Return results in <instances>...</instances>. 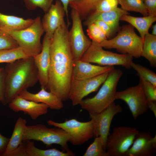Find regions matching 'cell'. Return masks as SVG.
<instances>
[{"mask_svg": "<svg viewBox=\"0 0 156 156\" xmlns=\"http://www.w3.org/2000/svg\"><path fill=\"white\" fill-rule=\"evenodd\" d=\"M66 24L54 32L50 48V63L46 90L63 101L69 99L75 61Z\"/></svg>", "mask_w": 156, "mask_h": 156, "instance_id": "cell-1", "label": "cell"}, {"mask_svg": "<svg viewBox=\"0 0 156 156\" xmlns=\"http://www.w3.org/2000/svg\"><path fill=\"white\" fill-rule=\"evenodd\" d=\"M4 68L5 105L22 91L34 86L38 81V76L33 57L8 63Z\"/></svg>", "mask_w": 156, "mask_h": 156, "instance_id": "cell-2", "label": "cell"}, {"mask_svg": "<svg viewBox=\"0 0 156 156\" xmlns=\"http://www.w3.org/2000/svg\"><path fill=\"white\" fill-rule=\"evenodd\" d=\"M122 74L119 69H114L111 71L96 94L81 101L79 104L81 108L89 114H97L114 103L116 100L117 85Z\"/></svg>", "mask_w": 156, "mask_h": 156, "instance_id": "cell-3", "label": "cell"}, {"mask_svg": "<svg viewBox=\"0 0 156 156\" xmlns=\"http://www.w3.org/2000/svg\"><path fill=\"white\" fill-rule=\"evenodd\" d=\"M143 42L135 33L134 27L129 24L123 26L114 37L105 40L100 44L103 48L115 49L122 54L138 58L141 56Z\"/></svg>", "mask_w": 156, "mask_h": 156, "instance_id": "cell-4", "label": "cell"}, {"mask_svg": "<svg viewBox=\"0 0 156 156\" xmlns=\"http://www.w3.org/2000/svg\"><path fill=\"white\" fill-rule=\"evenodd\" d=\"M70 136L63 129L58 127L49 128L42 124L26 125L23 141L36 140L42 142L47 146L55 144L68 150V143Z\"/></svg>", "mask_w": 156, "mask_h": 156, "instance_id": "cell-5", "label": "cell"}, {"mask_svg": "<svg viewBox=\"0 0 156 156\" xmlns=\"http://www.w3.org/2000/svg\"><path fill=\"white\" fill-rule=\"evenodd\" d=\"M133 57L128 54H119L105 51L99 43L92 41L80 60L102 66L119 65L131 68Z\"/></svg>", "mask_w": 156, "mask_h": 156, "instance_id": "cell-6", "label": "cell"}, {"mask_svg": "<svg viewBox=\"0 0 156 156\" xmlns=\"http://www.w3.org/2000/svg\"><path fill=\"white\" fill-rule=\"evenodd\" d=\"M4 31L14 39L19 47L29 52L33 57L41 51L42 44L40 39L44 31L40 16L34 19L32 23L25 29Z\"/></svg>", "mask_w": 156, "mask_h": 156, "instance_id": "cell-7", "label": "cell"}, {"mask_svg": "<svg viewBox=\"0 0 156 156\" xmlns=\"http://www.w3.org/2000/svg\"><path fill=\"white\" fill-rule=\"evenodd\" d=\"M139 131L135 127H115L108 136L105 150L107 156H125Z\"/></svg>", "mask_w": 156, "mask_h": 156, "instance_id": "cell-8", "label": "cell"}, {"mask_svg": "<svg viewBox=\"0 0 156 156\" xmlns=\"http://www.w3.org/2000/svg\"><path fill=\"white\" fill-rule=\"evenodd\" d=\"M47 123L49 125L60 128L66 132L70 136L69 142L74 146L82 145L94 137V126L91 119L82 122L72 118L62 122L50 120Z\"/></svg>", "mask_w": 156, "mask_h": 156, "instance_id": "cell-9", "label": "cell"}, {"mask_svg": "<svg viewBox=\"0 0 156 156\" xmlns=\"http://www.w3.org/2000/svg\"><path fill=\"white\" fill-rule=\"evenodd\" d=\"M71 18L72 27L68 32L70 44L74 61L80 60L90 45L92 41L85 35L82 20L78 12L72 9Z\"/></svg>", "mask_w": 156, "mask_h": 156, "instance_id": "cell-10", "label": "cell"}, {"mask_svg": "<svg viewBox=\"0 0 156 156\" xmlns=\"http://www.w3.org/2000/svg\"><path fill=\"white\" fill-rule=\"evenodd\" d=\"M116 99L122 100L127 103L135 120L148 109L147 100L140 82L135 86L117 91Z\"/></svg>", "mask_w": 156, "mask_h": 156, "instance_id": "cell-11", "label": "cell"}, {"mask_svg": "<svg viewBox=\"0 0 156 156\" xmlns=\"http://www.w3.org/2000/svg\"><path fill=\"white\" fill-rule=\"evenodd\" d=\"M122 110L119 104H116L114 102L100 113L89 114L94 126V137H100L105 150L112 120L116 114L121 112Z\"/></svg>", "mask_w": 156, "mask_h": 156, "instance_id": "cell-12", "label": "cell"}, {"mask_svg": "<svg viewBox=\"0 0 156 156\" xmlns=\"http://www.w3.org/2000/svg\"><path fill=\"white\" fill-rule=\"evenodd\" d=\"M110 72L88 79H73L69 96L73 105H79L84 97L96 91L106 80Z\"/></svg>", "mask_w": 156, "mask_h": 156, "instance_id": "cell-13", "label": "cell"}, {"mask_svg": "<svg viewBox=\"0 0 156 156\" xmlns=\"http://www.w3.org/2000/svg\"><path fill=\"white\" fill-rule=\"evenodd\" d=\"M156 151V136L150 131H139L125 156H153Z\"/></svg>", "mask_w": 156, "mask_h": 156, "instance_id": "cell-14", "label": "cell"}, {"mask_svg": "<svg viewBox=\"0 0 156 156\" xmlns=\"http://www.w3.org/2000/svg\"><path fill=\"white\" fill-rule=\"evenodd\" d=\"M65 12L62 4L59 0L52 4L44 16L42 21L46 34L52 38L54 33L60 26L66 24Z\"/></svg>", "mask_w": 156, "mask_h": 156, "instance_id": "cell-15", "label": "cell"}, {"mask_svg": "<svg viewBox=\"0 0 156 156\" xmlns=\"http://www.w3.org/2000/svg\"><path fill=\"white\" fill-rule=\"evenodd\" d=\"M51 39L45 34L43 40L41 51L33 57L38 70V81L41 88L43 87L45 89L48 81L50 63V48Z\"/></svg>", "mask_w": 156, "mask_h": 156, "instance_id": "cell-16", "label": "cell"}, {"mask_svg": "<svg viewBox=\"0 0 156 156\" xmlns=\"http://www.w3.org/2000/svg\"><path fill=\"white\" fill-rule=\"evenodd\" d=\"M8 104L9 108L13 111L23 112L29 115L33 120H36L40 116L47 114L49 108L45 104L28 100L18 95Z\"/></svg>", "mask_w": 156, "mask_h": 156, "instance_id": "cell-17", "label": "cell"}, {"mask_svg": "<svg viewBox=\"0 0 156 156\" xmlns=\"http://www.w3.org/2000/svg\"><path fill=\"white\" fill-rule=\"evenodd\" d=\"M114 69L113 66L96 65L79 60L75 61L73 79L80 80L90 79L110 72Z\"/></svg>", "mask_w": 156, "mask_h": 156, "instance_id": "cell-18", "label": "cell"}, {"mask_svg": "<svg viewBox=\"0 0 156 156\" xmlns=\"http://www.w3.org/2000/svg\"><path fill=\"white\" fill-rule=\"evenodd\" d=\"M14 156H73L70 151L66 152L53 148L43 150L35 146L32 140L23 141L13 153Z\"/></svg>", "mask_w": 156, "mask_h": 156, "instance_id": "cell-19", "label": "cell"}, {"mask_svg": "<svg viewBox=\"0 0 156 156\" xmlns=\"http://www.w3.org/2000/svg\"><path fill=\"white\" fill-rule=\"evenodd\" d=\"M41 90L36 93H32L25 90L18 95L25 99L47 105L51 109L59 110L64 107L63 101L54 93L41 87Z\"/></svg>", "mask_w": 156, "mask_h": 156, "instance_id": "cell-20", "label": "cell"}, {"mask_svg": "<svg viewBox=\"0 0 156 156\" xmlns=\"http://www.w3.org/2000/svg\"><path fill=\"white\" fill-rule=\"evenodd\" d=\"M129 14L128 12L118 7L109 11H94L86 18L83 24L88 26L97 20H101L107 23L110 27L114 33L118 28L119 21L121 17L124 15Z\"/></svg>", "mask_w": 156, "mask_h": 156, "instance_id": "cell-21", "label": "cell"}, {"mask_svg": "<svg viewBox=\"0 0 156 156\" xmlns=\"http://www.w3.org/2000/svg\"><path fill=\"white\" fill-rule=\"evenodd\" d=\"M26 124L27 121L25 119L21 117L18 118L7 148L2 156H10V154L19 146L23 141Z\"/></svg>", "mask_w": 156, "mask_h": 156, "instance_id": "cell-22", "label": "cell"}, {"mask_svg": "<svg viewBox=\"0 0 156 156\" xmlns=\"http://www.w3.org/2000/svg\"><path fill=\"white\" fill-rule=\"evenodd\" d=\"M34 19H26L14 16L8 15L0 12V29L3 31H16L25 29L33 22Z\"/></svg>", "mask_w": 156, "mask_h": 156, "instance_id": "cell-23", "label": "cell"}, {"mask_svg": "<svg viewBox=\"0 0 156 156\" xmlns=\"http://www.w3.org/2000/svg\"><path fill=\"white\" fill-rule=\"evenodd\" d=\"M120 20L127 22L135 28L143 40L145 35L148 33L149 28L156 21V17L148 15L136 17L125 14L121 17Z\"/></svg>", "mask_w": 156, "mask_h": 156, "instance_id": "cell-24", "label": "cell"}, {"mask_svg": "<svg viewBox=\"0 0 156 156\" xmlns=\"http://www.w3.org/2000/svg\"><path fill=\"white\" fill-rule=\"evenodd\" d=\"M141 56L146 59L152 67H156V36L148 33L143 40Z\"/></svg>", "mask_w": 156, "mask_h": 156, "instance_id": "cell-25", "label": "cell"}, {"mask_svg": "<svg viewBox=\"0 0 156 156\" xmlns=\"http://www.w3.org/2000/svg\"><path fill=\"white\" fill-rule=\"evenodd\" d=\"M103 0H73L69 3L72 9L79 14L81 20L85 19L95 10Z\"/></svg>", "mask_w": 156, "mask_h": 156, "instance_id": "cell-26", "label": "cell"}, {"mask_svg": "<svg viewBox=\"0 0 156 156\" xmlns=\"http://www.w3.org/2000/svg\"><path fill=\"white\" fill-rule=\"evenodd\" d=\"M31 57L33 56L30 53L19 46L0 50V63H11L20 59Z\"/></svg>", "mask_w": 156, "mask_h": 156, "instance_id": "cell-27", "label": "cell"}, {"mask_svg": "<svg viewBox=\"0 0 156 156\" xmlns=\"http://www.w3.org/2000/svg\"><path fill=\"white\" fill-rule=\"evenodd\" d=\"M121 8L128 11L138 12L144 16L148 15L147 9L144 5L143 0H118Z\"/></svg>", "mask_w": 156, "mask_h": 156, "instance_id": "cell-28", "label": "cell"}, {"mask_svg": "<svg viewBox=\"0 0 156 156\" xmlns=\"http://www.w3.org/2000/svg\"><path fill=\"white\" fill-rule=\"evenodd\" d=\"M132 68L137 72L140 77L151 83L156 86V74L151 70L138 64L133 62L131 65Z\"/></svg>", "mask_w": 156, "mask_h": 156, "instance_id": "cell-29", "label": "cell"}, {"mask_svg": "<svg viewBox=\"0 0 156 156\" xmlns=\"http://www.w3.org/2000/svg\"><path fill=\"white\" fill-rule=\"evenodd\" d=\"M94 139L87 148L83 156H107L103 147L100 136L95 137Z\"/></svg>", "mask_w": 156, "mask_h": 156, "instance_id": "cell-30", "label": "cell"}, {"mask_svg": "<svg viewBox=\"0 0 156 156\" xmlns=\"http://www.w3.org/2000/svg\"><path fill=\"white\" fill-rule=\"evenodd\" d=\"M87 32L89 38L92 41L100 43L107 37L105 34L94 23L87 26Z\"/></svg>", "mask_w": 156, "mask_h": 156, "instance_id": "cell-31", "label": "cell"}, {"mask_svg": "<svg viewBox=\"0 0 156 156\" xmlns=\"http://www.w3.org/2000/svg\"><path fill=\"white\" fill-rule=\"evenodd\" d=\"M27 8L33 10L38 7L46 12L52 5L53 0H23Z\"/></svg>", "mask_w": 156, "mask_h": 156, "instance_id": "cell-32", "label": "cell"}, {"mask_svg": "<svg viewBox=\"0 0 156 156\" xmlns=\"http://www.w3.org/2000/svg\"><path fill=\"white\" fill-rule=\"evenodd\" d=\"M19 47L17 42L10 34L0 29V50Z\"/></svg>", "mask_w": 156, "mask_h": 156, "instance_id": "cell-33", "label": "cell"}, {"mask_svg": "<svg viewBox=\"0 0 156 156\" xmlns=\"http://www.w3.org/2000/svg\"><path fill=\"white\" fill-rule=\"evenodd\" d=\"M139 79L147 101H156V86L141 77Z\"/></svg>", "mask_w": 156, "mask_h": 156, "instance_id": "cell-34", "label": "cell"}, {"mask_svg": "<svg viewBox=\"0 0 156 156\" xmlns=\"http://www.w3.org/2000/svg\"><path fill=\"white\" fill-rule=\"evenodd\" d=\"M118 0H103L97 6L94 11H109L118 7Z\"/></svg>", "mask_w": 156, "mask_h": 156, "instance_id": "cell-35", "label": "cell"}, {"mask_svg": "<svg viewBox=\"0 0 156 156\" xmlns=\"http://www.w3.org/2000/svg\"><path fill=\"white\" fill-rule=\"evenodd\" d=\"M5 77L4 68H0V102L4 105L5 103Z\"/></svg>", "mask_w": 156, "mask_h": 156, "instance_id": "cell-36", "label": "cell"}, {"mask_svg": "<svg viewBox=\"0 0 156 156\" xmlns=\"http://www.w3.org/2000/svg\"><path fill=\"white\" fill-rule=\"evenodd\" d=\"M93 23L105 34L107 38L109 37L113 34L110 27L105 22L101 20H97Z\"/></svg>", "mask_w": 156, "mask_h": 156, "instance_id": "cell-37", "label": "cell"}, {"mask_svg": "<svg viewBox=\"0 0 156 156\" xmlns=\"http://www.w3.org/2000/svg\"><path fill=\"white\" fill-rule=\"evenodd\" d=\"M148 15L156 17V0H143Z\"/></svg>", "mask_w": 156, "mask_h": 156, "instance_id": "cell-38", "label": "cell"}, {"mask_svg": "<svg viewBox=\"0 0 156 156\" xmlns=\"http://www.w3.org/2000/svg\"><path fill=\"white\" fill-rule=\"evenodd\" d=\"M10 138L2 135L0 133V156H2L8 145Z\"/></svg>", "mask_w": 156, "mask_h": 156, "instance_id": "cell-39", "label": "cell"}, {"mask_svg": "<svg viewBox=\"0 0 156 156\" xmlns=\"http://www.w3.org/2000/svg\"><path fill=\"white\" fill-rule=\"evenodd\" d=\"M62 4L64 10L65 12V14L66 16L67 19V23L68 26L69 24V20L68 19V7L70 3L73 0H59Z\"/></svg>", "mask_w": 156, "mask_h": 156, "instance_id": "cell-40", "label": "cell"}, {"mask_svg": "<svg viewBox=\"0 0 156 156\" xmlns=\"http://www.w3.org/2000/svg\"><path fill=\"white\" fill-rule=\"evenodd\" d=\"M147 103L148 109L153 112L156 117V101H147Z\"/></svg>", "mask_w": 156, "mask_h": 156, "instance_id": "cell-41", "label": "cell"}, {"mask_svg": "<svg viewBox=\"0 0 156 156\" xmlns=\"http://www.w3.org/2000/svg\"><path fill=\"white\" fill-rule=\"evenodd\" d=\"M152 31L151 34L155 36H156V24H155L152 27Z\"/></svg>", "mask_w": 156, "mask_h": 156, "instance_id": "cell-42", "label": "cell"}]
</instances>
